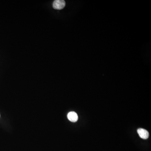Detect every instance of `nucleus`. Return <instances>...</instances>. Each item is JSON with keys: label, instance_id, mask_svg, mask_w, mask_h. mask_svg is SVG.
I'll list each match as a JSON object with an SVG mask.
<instances>
[{"label": "nucleus", "instance_id": "3", "mask_svg": "<svg viewBox=\"0 0 151 151\" xmlns=\"http://www.w3.org/2000/svg\"><path fill=\"white\" fill-rule=\"evenodd\" d=\"M67 118L68 119L72 122H77L78 121V116L77 113L74 112H70L68 114Z\"/></svg>", "mask_w": 151, "mask_h": 151}, {"label": "nucleus", "instance_id": "4", "mask_svg": "<svg viewBox=\"0 0 151 151\" xmlns=\"http://www.w3.org/2000/svg\"><path fill=\"white\" fill-rule=\"evenodd\" d=\"M0 116H1V115H0Z\"/></svg>", "mask_w": 151, "mask_h": 151}, {"label": "nucleus", "instance_id": "2", "mask_svg": "<svg viewBox=\"0 0 151 151\" xmlns=\"http://www.w3.org/2000/svg\"><path fill=\"white\" fill-rule=\"evenodd\" d=\"M137 133L139 136L144 139H147L149 138V132L146 130L140 128L137 130Z\"/></svg>", "mask_w": 151, "mask_h": 151}, {"label": "nucleus", "instance_id": "1", "mask_svg": "<svg viewBox=\"0 0 151 151\" xmlns=\"http://www.w3.org/2000/svg\"><path fill=\"white\" fill-rule=\"evenodd\" d=\"M65 2L63 0H56L53 2V8L57 10H61L64 8Z\"/></svg>", "mask_w": 151, "mask_h": 151}]
</instances>
